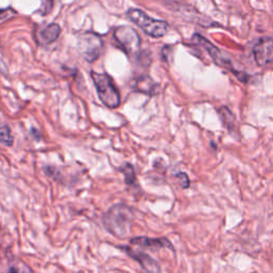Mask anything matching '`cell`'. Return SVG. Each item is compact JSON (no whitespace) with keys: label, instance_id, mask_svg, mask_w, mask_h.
Returning <instances> with one entry per match:
<instances>
[{"label":"cell","instance_id":"1","mask_svg":"<svg viewBox=\"0 0 273 273\" xmlns=\"http://www.w3.org/2000/svg\"><path fill=\"white\" fill-rule=\"evenodd\" d=\"M133 220V208L125 204L113 205L102 218L106 230L118 238H124L129 235L132 231Z\"/></svg>","mask_w":273,"mask_h":273},{"label":"cell","instance_id":"2","mask_svg":"<svg viewBox=\"0 0 273 273\" xmlns=\"http://www.w3.org/2000/svg\"><path fill=\"white\" fill-rule=\"evenodd\" d=\"M192 42H193V44L197 45V46H200L201 48H203L205 51H206V53L210 56V58L214 60L215 64L223 67V68H226L227 71L232 72L237 77V79H239L241 82L247 83L249 81L250 76L248 75V74L246 72H243L241 70H239V68H237L236 63H234V61H233L226 54H224L223 51L220 50L218 47H215L212 42L208 41V39H206L204 37L196 33L192 37Z\"/></svg>","mask_w":273,"mask_h":273},{"label":"cell","instance_id":"3","mask_svg":"<svg viewBox=\"0 0 273 273\" xmlns=\"http://www.w3.org/2000/svg\"><path fill=\"white\" fill-rule=\"evenodd\" d=\"M95 89L100 101L110 109H116L121 104V96L112 78L105 73L91 72Z\"/></svg>","mask_w":273,"mask_h":273},{"label":"cell","instance_id":"4","mask_svg":"<svg viewBox=\"0 0 273 273\" xmlns=\"http://www.w3.org/2000/svg\"><path fill=\"white\" fill-rule=\"evenodd\" d=\"M126 15L130 21L141 28L143 32L151 38H162L169 31V24L166 20L153 19L141 10L129 9Z\"/></svg>","mask_w":273,"mask_h":273},{"label":"cell","instance_id":"5","mask_svg":"<svg viewBox=\"0 0 273 273\" xmlns=\"http://www.w3.org/2000/svg\"><path fill=\"white\" fill-rule=\"evenodd\" d=\"M113 38L118 47L130 58L140 53L141 39L134 28L129 26L117 27L113 31Z\"/></svg>","mask_w":273,"mask_h":273},{"label":"cell","instance_id":"6","mask_svg":"<svg viewBox=\"0 0 273 273\" xmlns=\"http://www.w3.org/2000/svg\"><path fill=\"white\" fill-rule=\"evenodd\" d=\"M102 39L94 32H84L77 38V50L82 58L92 63L98 59L102 49Z\"/></svg>","mask_w":273,"mask_h":273},{"label":"cell","instance_id":"7","mask_svg":"<svg viewBox=\"0 0 273 273\" xmlns=\"http://www.w3.org/2000/svg\"><path fill=\"white\" fill-rule=\"evenodd\" d=\"M253 56L256 64L266 66L273 62V39L269 37L260 38L253 47Z\"/></svg>","mask_w":273,"mask_h":273},{"label":"cell","instance_id":"8","mask_svg":"<svg viewBox=\"0 0 273 273\" xmlns=\"http://www.w3.org/2000/svg\"><path fill=\"white\" fill-rule=\"evenodd\" d=\"M123 251H125L129 257L135 259L138 263L142 269L147 273H160V266L157 261L154 259L150 254H146L144 252L135 251V250L130 249L129 247H121Z\"/></svg>","mask_w":273,"mask_h":273},{"label":"cell","instance_id":"9","mask_svg":"<svg viewBox=\"0 0 273 273\" xmlns=\"http://www.w3.org/2000/svg\"><path fill=\"white\" fill-rule=\"evenodd\" d=\"M130 244L132 246H138L141 248L152 249V250H159L163 248H169L173 250L172 243L170 242L167 238H149V237H135L130 239Z\"/></svg>","mask_w":273,"mask_h":273},{"label":"cell","instance_id":"10","mask_svg":"<svg viewBox=\"0 0 273 273\" xmlns=\"http://www.w3.org/2000/svg\"><path fill=\"white\" fill-rule=\"evenodd\" d=\"M61 28L58 24H49L43 27L39 32V41L43 45H49L59 39Z\"/></svg>","mask_w":273,"mask_h":273},{"label":"cell","instance_id":"11","mask_svg":"<svg viewBox=\"0 0 273 273\" xmlns=\"http://www.w3.org/2000/svg\"><path fill=\"white\" fill-rule=\"evenodd\" d=\"M133 88L136 92L143 93L146 95H153L155 94L157 84L154 82L153 79L150 76H140L138 79H136Z\"/></svg>","mask_w":273,"mask_h":273},{"label":"cell","instance_id":"12","mask_svg":"<svg viewBox=\"0 0 273 273\" xmlns=\"http://www.w3.org/2000/svg\"><path fill=\"white\" fill-rule=\"evenodd\" d=\"M219 115L221 117V121L223 123L224 127L229 130L230 133L236 132V117L233 115V112L227 107L219 108Z\"/></svg>","mask_w":273,"mask_h":273},{"label":"cell","instance_id":"13","mask_svg":"<svg viewBox=\"0 0 273 273\" xmlns=\"http://www.w3.org/2000/svg\"><path fill=\"white\" fill-rule=\"evenodd\" d=\"M124 175V179H125V183L128 186H138L136 184V172H135V169L130 163H125L124 166H122L121 168L118 169Z\"/></svg>","mask_w":273,"mask_h":273},{"label":"cell","instance_id":"14","mask_svg":"<svg viewBox=\"0 0 273 273\" xmlns=\"http://www.w3.org/2000/svg\"><path fill=\"white\" fill-rule=\"evenodd\" d=\"M0 143L5 146H12L14 143L13 135L11 133V128L9 126L0 127Z\"/></svg>","mask_w":273,"mask_h":273},{"label":"cell","instance_id":"15","mask_svg":"<svg viewBox=\"0 0 273 273\" xmlns=\"http://www.w3.org/2000/svg\"><path fill=\"white\" fill-rule=\"evenodd\" d=\"M175 177L177 178L179 185L184 188V189H187L190 186V179L188 177V175L184 172H179L175 175Z\"/></svg>","mask_w":273,"mask_h":273},{"label":"cell","instance_id":"16","mask_svg":"<svg viewBox=\"0 0 273 273\" xmlns=\"http://www.w3.org/2000/svg\"><path fill=\"white\" fill-rule=\"evenodd\" d=\"M10 11H12V10H11V8H5V9L0 10V20L8 17V13L10 12Z\"/></svg>","mask_w":273,"mask_h":273},{"label":"cell","instance_id":"17","mask_svg":"<svg viewBox=\"0 0 273 273\" xmlns=\"http://www.w3.org/2000/svg\"><path fill=\"white\" fill-rule=\"evenodd\" d=\"M8 273H21V271H20V268L19 266H12L11 267V268L9 269V271H8Z\"/></svg>","mask_w":273,"mask_h":273}]
</instances>
